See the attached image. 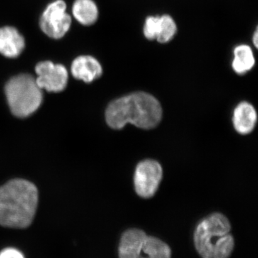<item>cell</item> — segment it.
Listing matches in <instances>:
<instances>
[{"instance_id": "cell-17", "label": "cell", "mask_w": 258, "mask_h": 258, "mask_svg": "<svg viewBox=\"0 0 258 258\" xmlns=\"http://www.w3.org/2000/svg\"><path fill=\"white\" fill-rule=\"evenodd\" d=\"M252 41H253L254 47H257L258 32L257 29H256L255 31L254 32L253 37H252Z\"/></svg>"}, {"instance_id": "cell-15", "label": "cell", "mask_w": 258, "mask_h": 258, "mask_svg": "<svg viewBox=\"0 0 258 258\" xmlns=\"http://www.w3.org/2000/svg\"><path fill=\"white\" fill-rule=\"evenodd\" d=\"M159 16H149L144 24L143 33L144 37L149 40L157 39L159 30Z\"/></svg>"}, {"instance_id": "cell-12", "label": "cell", "mask_w": 258, "mask_h": 258, "mask_svg": "<svg viewBox=\"0 0 258 258\" xmlns=\"http://www.w3.org/2000/svg\"><path fill=\"white\" fill-rule=\"evenodd\" d=\"M255 59L252 48L247 45H237L233 50L232 67L236 74L244 75L253 69Z\"/></svg>"}, {"instance_id": "cell-1", "label": "cell", "mask_w": 258, "mask_h": 258, "mask_svg": "<svg viewBox=\"0 0 258 258\" xmlns=\"http://www.w3.org/2000/svg\"><path fill=\"white\" fill-rule=\"evenodd\" d=\"M162 116L160 103L145 92L130 93L112 101L106 111L107 123L113 129H121L132 123L143 129L155 128Z\"/></svg>"}, {"instance_id": "cell-2", "label": "cell", "mask_w": 258, "mask_h": 258, "mask_svg": "<svg viewBox=\"0 0 258 258\" xmlns=\"http://www.w3.org/2000/svg\"><path fill=\"white\" fill-rule=\"evenodd\" d=\"M38 203V191L28 180L15 179L0 187V225L26 228L31 225Z\"/></svg>"}, {"instance_id": "cell-6", "label": "cell", "mask_w": 258, "mask_h": 258, "mask_svg": "<svg viewBox=\"0 0 258 258\" xmlns=\"http://www.w3.org/2000/svg\"><path fill=\"white\" fill-rule=\"evenodd\" d=\"M66 4L62 0H56L47 7L40 18V28L47 36L60 39L69 31L71 18L66 13Z\"/></svg>"}, {"instance_id": "cell-4", "label": "cell", "mask_w": 258, "mask_h": 258, "mask_svg": "<svg viewBox=\"0 0 258 258\" xmlns=\"http://www.w3.org/2000/svg\"><path fill=\"white\" fill-rule=\"evenodd\" d=\"M5 94L10 111L18 118H26L41 106L42 89L32 76L21 74L10 80L5 86Z\"/></svg>"}, {"instance_id": "cell-3", "label": "cell", "mask_w": 258, "mask_h": 258, "mask_svg": "<svg viewBox=\"0 0 258 258\" xmlns=\"http://www.w3.org/2000/svg\"><path fill=\"white\" fill-rule=\"evenodd\" d=\"M231 226L222 214L214 213L200 222L195 230V247L203 258H229L235 241Z\"/></svg>"}, {"instance_id": "cell-9", "label": "cell", "mask_w": 258, "mask_h": 258, "mask_svg": "<svg viewBox=\"0 0 258 258\" xmlns=\"http://www.w3.org/2000/svg\"><path fill=\"white\" fill-rule=\"evenodd\" d=\"M71 73L76 79L91 83L101 77L103 69L101 63L95 57L82 55L75 59L73 62Z\"/></svg>"}, {"instance_id": "cell-5", "label": "cell", "mask_w": 258, "mask_h": 258, "mask_svg": "<svg viewBox=\"0 0 258 258\" xmlns=\"http://www.w3.org/2000/svg\"><path fill=\"white\" fill-rule=\"evenodd\" d=\"M119 258H171L167 244L139 229L125 231L118 247Z\"/></svg>"}, {"instance_id": "cell-14", "label": "cell", "mask_w": 258, "mask_h": 258, "mask_svg": "<svg viewBox=\"0 0 258 258\" xmlns=\"http://www.w3.org/2000/svg\"><path fill=\"white\" fill-rule=\"evenodd\" d=\"M176 32L177 25L172 17L166 14L159 16V30L156 40L159 43H168L174 39Z\"/></svg>"}, {"instance_id": "cell-8", "label": "cell", "mask_w": 258, "mask_h": 258, "mask_svg": "<svg viewBox=\"0 0 258 258\" xmlns=\"http://www.w3.org/2000/svg\"><path fill=\"white\" fill-rule=\"evenodd\" d=\"M37 86L48 92L59 93L66 88L69 73L62 64L50 61L39 62L35 68Z\"/></svg>"}, {"instance_id": "cell-11", "label": "cell", "mask_w": 258, "mask_h": 258, "mask_svg": "<svg viewBox=\"0 0 258 258\" xmlns=\"http://www.w3.org/2000/svg\"><path fill=\"white\" fill-rule=\"evenodd\" d=\"M257 112L252 105L247 102L239 103L233 113L234 127L239 134L245 135L253 131L257 123Z\"/></svg>"}, {"instance_id": "cell-7", "label": "cell", "mask_w": 258, "mask_h": 258, "mask_svg": "<svg viewBox=\"0 0 258 258\" xmlns=\"http://www.w3.org/2000/svg\"><path fill=\"white\" fill-rule=\"evenodd\" d=\"M162 174V168L157 161H141L134 174V186L138 195L143 198L154 196L160 184Z\"/></svg>"}, {"instance_id": "cell-13", "label": "cell", "mask_w": 258, "mask_h": 258, "mask_svg": "<svg viewBox=\"0 0 258 258\" xmlns=\"http://www.w3.org/2000/svg\"><path fill=\"white\" fill-rule=\"evenodd\" d=\"M72 12L74 18L82 25H91L98 20V7L93 0H76Z\"/></svg>"}, {"instance_id": "cell-16", "label": "cell", "mask_w": 258, "mask_h": 258, "mask_svg": "<svg viewBox=\"0 0 258 258\" xmlns=\"http://www.w3.org/2000/svg\"><path fill=\"white\" fill-rule=\"evenodd\" d=\"M0 258H25V256L18 249L7 247L0 252Z\"/></svg>"}, {"instance_id": "cell-10", "label": "cell", "mask_w": 258, "mask_h": 258, "mask_svg": "<svg viewBox=\"0 0 258 258\" xmlns=\"http://www.w3.org/2000/svg\"><path fill=\"white\" fill-rule=\"evenodd\" d=\"M25 40L13 27L0 28V53L7 57H18L25 48Z\"/></svg>"}]
</instances>
